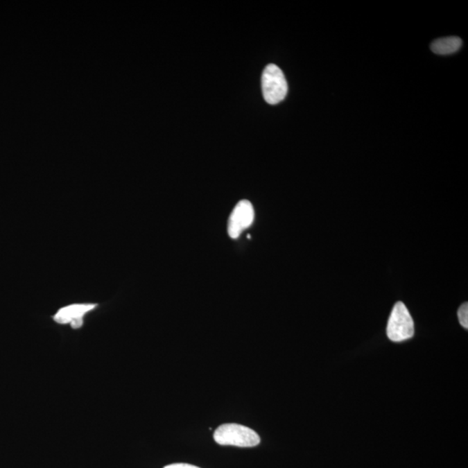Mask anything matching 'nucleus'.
<instances>
[{
    "mask_svg": "<svg viewBox=\"0 0 468 468\" xmlns=\"http://www.w3.org/2000/svg\"><path fill=\"white\" fill-rule=\"evenodd\" d=\"M262 92L266 102L272 105L282 102L288 92V85L284 73L275 64L267 65L262 75Z\"/></svg>",
    "mask_w": 468,
    "mask_h": 468,
    "instance_id": "3",
    "label": "nucleus"
},
{
    "mask_svg": "<svg viewBox=\"0 0 468 468\" xmlns=\"http://www.w3.org/2000/svg\"><path fill=\"white\" fill-rule=\"evenodd\" d=\"M96 306V304H73L59 310L55 315L54 320L58 324H65L76 320V319L83 318V315Z\"/></svg>",
    "mask_w": 468,
    "mask_h": 468,
    "instance_id": "5",
    "label": "nucleus"
},
{
    "mask_svg": "<svg viewBox=\"0 0 468 468\" xmlns=\"http://www.w3.org/2000/svg\"><path fill=\"white\" fill-rule=\"evenodd\" d=\"M164 468H200L193 465L186 464V463H175L168 465V466L165 467Z\"/></svg>",
    "mask_w": 468,
    "mask_h": 468,
    "instance_id": "8",
    "label": "nucleus"
},
{
    "mask_svg": "<svg viewBox=\"0 0 468 468\" xmlns=\"http://www.w3.org/2000/svg\"><path fill=\"white\" fill-rule=\"evenodd\" d=\"M254 216V209L252 203L245 200L239 201L229 218V236L232 239H238L245 229L251 227Z\"/></svg>",
    "mask_w": 468,
    "mask_h": 468,
    "instance_id": "4",
    "label": "nucleus"
},
{
    "mask_svg": "<svg viewBox=\"0 0 468 468\" xmlns=\"http://www.w3.org/2000/svg\"><path fill=\"white\" fill-rule=\"evenodd\" d=\"M214 439L222 446L239 447H256L260 442V437L254 430L235 423L218 426L214 433Z\"/></svg>",
    "mask_w": 468,
    "mask_h": 468,
    "instance_id": "1",
    "label": "nucleus"
},
{
    "mask_svg": "<svg viewBox=\"0 0 468 468\" xmlns=\"http://www.w3.org/2000/svg\"><path fill=\"white\" fill-rule=\"evenodd\" d=\"M415 334L414 320L402 302L395 304L387 326L388 338L393 342H402Z\"/></svg>",
    "mask_w": 468,
    "mask_h": 468,
    "instance_id": "2",
    "label": "nucleus"
},
{
    "mask_svg": "<svg viewBox=\"0 0 468 468\" xmlns=\"http://www.w3.org/2000/svg\"><path fill=\"white\" fill-rule=\"evenodd\" d=\"M458 317H459V320L460 324L463 326L465 329H468V304L467 303H464L458 311Z\"/></svg>",
    "mask_w": 468,
    "mask_h": 468,
    "instance_id": "7",
    "label": "nucleus"
},
{
    "mask_svg": "<svg viewBox=\"0 0 468 468\" xmlns=\"http://www.w3.org/2000/svg\"><path fill=\"white\" fill-rule=\"evenodd\" d=\"M461 45H462V41H461L460 37H442L433 42L431 50L435 54L449 55L459 51Z\"/></svg>",
    "mask_w": 468,
    "mask_h": 468,
    "instance_id": "6",
    "label": "nucleus"
}]
</instances>
